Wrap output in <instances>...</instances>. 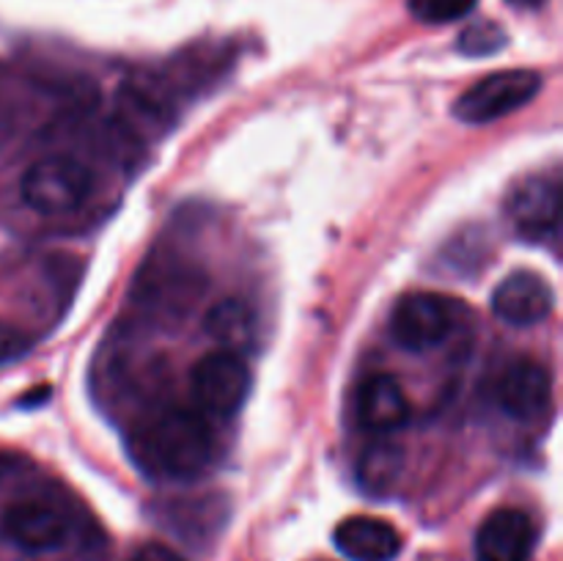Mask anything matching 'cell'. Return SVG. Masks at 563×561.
Listing matches in <instances>:
<instances>
[{
	"instance_id": "3957f363",
	"label": "cell",
	"mask_w": 563,
	"mask_h": 561,
	"mask_svg": "<svg viewBox=\"0 0 563 561\" xmlns=\"http://www.w3.org/2000/svg\"><path fill=\"white\" fill-rule=\"evenodd\" d=\"M196 410L207 418H231L251 394V369L234 352H209L190 374Z\"/></svg>"
},
{
	"instance_id": "7c38bea8",
	"label": "cell",
	"mask_w": 563,
	"mask_h": 561,
	"mask_svg": "<svg viewBox=\"0 0 563 561\" xmlns=\"http://www.w3.org/2000/svg\"><path fill=\"white\" fill-rule=\"evenodd\" d=\"M357 416L372 432L388 435L410 421V399L390 374H374L357 391Z\"/></svg>"
},
{
	"instance_id": "52a82bcc",
	"label": "cell",
	"mask_w": 563,
	"mask_h": 561,
	"mask_svg": "<svg viewBox=\"0 0 563 561\" xmlns=\"http://www.w3.org/2000/svg\"><path fill=\"white\" fill-rule=\"evenodd\" d=\"M0 537L25 553H49L69 539V520L47 501H16L0 515Z\"/></svg>"
},
{
	"instance_id": "7a4b0ae2",
	"label": "cell",
	"mask_w": 563,
	"mask_h": 561,
	"mask_svg": "<svg viewBox=\"0 0 563 561\" xmlns=\"http://www.w3.org/2000/svg\"><path fill=\"white\" fill-rule=\"evenodd\" d=\"M22 201L38 215H69L88 201L93 176L80 160L55 154L33 163L22 176Z\"/></svg>"
},
{
	"instance_id": "2e32d148",
	"label": "cell",
	"mask_w": 563,
	"mask_h": 561,
	"mask_svg": "<svg viewBox=\"0 0 563 561\" xmlns=\"http://www.w3.org/2000/svg\"><path fill=\"white\" fill-rule=\"evenodd\" d=\"M478 0H407V9L418 22L427 25H445L462 20L476 9Z\"/></svg>"
},
{
	"instance_id": "30bf717a",
	"label": "cell",
	"mask_w": 563,
	"mask_h": 561,
	"mask_svg": "<svg viewBox=\"0 0 563 561\" xmlns=\"http://www.w3.org/2000/svg\"><path fill=\"white\" fill-rule=\"evenodd\" d=\"M537 522L515 506L495 509L476 534V561H533Z\"/></svg>"
},
{
	"instance_id": "d6986e66",
	"label": "cell",
	"mask_w": 563,
	"mask_h": 561,
	"mask_svg": "<svg viewBox=\"0 0 563 561\" xmlns=\"http://www.w3.org/2000/svg\"><path fill=\"white\" fill-rule=\"evenodd\" d=\"M511 6H517V9H539V6H544L548 0H509Z\"/></svg>"
},
{
	"instance_id": "8fae6325",
	"label": "cell",
	"mask_w": 563,
	"mask_h": 561,
	"mask_svg": "<svg viewBox=\"0 0 563 561\" xmlns=\"http://www.w3.org/2000/svg\"><path fill=\"white\" fill-rule=\"evenodd\" d=\"M333 542L350 561H394L401 553V534L394 522L352 515L335 526Z\"/></svg>"
},
{
	"instance_id": "9c48e42d",
	"label": "cell",
	"mask_w": 563,
	"mask_h": 561,
	"mask_svg": "<svg viewBox=\"0 0 563 561\" xmlns=\"http://www.w3.org/2000/svg\"><path fill=\"white\" fill-rule=\"evenodd\" d=\"M495 396H498L500 410L509 418L533 421V418L544 416L553 402V377L539 361L520 358L504 369Z\"/></svg>"
},
{
	"instance_id": "5b68a950",
	"label": "cell",
	"mask_w": 563,
	"mask_h": 561,
	"mask_svg": "<svg viewBox=\"0 0 563 561\" xmlns=\"http://www.w3.org/2000/svg\"><path fill=\"white\" fill-rule=\"evenodd\" d=\"M456 324V306L434 292H410L390 314V336L410 352H427L443 344Z\"/></svg>"
},
{
	"instance_id": "4fadbf2b",
	"label": "cell",
	"mask_w": 563,
	"mask_h": 561,
	"mask_svg": "<svg viewBox=\"0 0 563 561\" xmlns=\"http://www.w3.org/2000/svg\"><path fill=\"white\" fill-rule=\"evenodd\" d=\"M203 328L225 352H234V355L253 350L256 344V311L240 297H225L214 302L207 311Z\"/></svg>"
},
{
	"instance_id": "9a60e30c",
	"label": "cell",
	"mask_w": 563,
	"mask_h": 561,
	"mask_svg": "<svg viewBox=\"0 0 563 561\" xmlns=\"http://www.w3.org/2000/svg\"><path fill=\"white\" fill-rule=\"evenodd\" d=\"M506 38L509 36H506V31L498 22L482 20L473 22L471 28H465V31L460 33L456 47H460V53L467 55V58H484V55H493L498 53V50H504Z\"/></svg>"
},
{
	"instance_id": "6da1fadb",
	"label": "cell",
	"mask_w": 563,
	"mask_h": 561,
	"mask_svg": "<svg viewBox=\"0 0 563 561\" xmlns=\"http://www.w3.org/2000/svg\"><path fill=\"white\" fill-rule=\"evenodd\" d=\"M141 451L146 471L165 479H196L212 462L209 418L196 407H168L143 427Z\"/></svg>"
},
{
	"instance_id": "277c9868",
	"label": "cell",
	"mask_w": 563,
	"mask_h": 561,
	"mask_svg": "<svg viewBox=\"0 0 563 561\" xmlns=\"http://www.w3.org/2000/svg\"><path fill=\"white\" fill-rule=\"evenodd\" d=\"M542 88L533 69H504L482 77L454 105V116L465 124H489L531 102Z\"/></svg>"
},
{
	"instance_id": "5bb4252c",
	"label": "cell",
	"mask_w": 563,
	"mask_h": 561,
	"mask_svg": "<svg viewBox=\"0 0 563 561\" xmlns=\"http://www.w3.org/2000/svg\"><path fill=\"white\" fill-rule=\"evenodd\" d=\"M401 471V449L390 443H379L368 449L361 460V482L368 490H383L399 476Z\"/></svg>"
},
{
	"instance_id": "e0dca14e",
	"label": "cell",
	"mask_w": 563,
	"mask_h": 561,
	"mask_svg": "<svg viewBox=\"0 0 563 561\" xmlns=\"http://www.w3.org/2000/svg\"><path fill=\"white\" fill-rule=\"evenodd\" d=\"M31 352V336L0 319V366Z\"/></svg>"
},
{
	"instance_id": "8992f818",
	"label": "cell",
	"mask_w": 563,
	"mask_h": 561,
	"mask_svg": "<svg viewBox=\"0 0 563 561\" xmlns=\"http://www.w3.org/2000/svg\"><path fill=\"white\" fill-rule=\"evenodd\" d=\"M509 223L526 242L555 240L561 231V185L555 176H528L511 190Z\"/></svg>"
},
{
	"instance_id": "ac0fdd59",
	"label": "cell",
	"mask_w": 563,
	"mask_h": 561,
	"mask_svg": "<svg viewBox=\"0 0 563 561\" xmlns=\"http://www.w3.org/2000/svg\"><path fill=\"white\" fill-rule=\"evenodd\" d=\"M135 561H187V559L176 553V550H170L168 544L152 542V544H143V548L137 550Z\"/></svg>"
},
{
	"instance_id": "ba28073f",
	"label": "cell",
	"mask_w": 563,
	"mask_h": 561,
	"mask_svg": "<svg viewBox=\"0 0 563 561\" xmlns=\"http://www.w3.org/2000/svg\"><path fill=\"white\" fill-rule=\"evenodd\" d=\"M555 308V292L544 275L533 270L509 273L493 292L495 317L511 328H531L544 322Z\"/></svg>"
}]
</instances>
